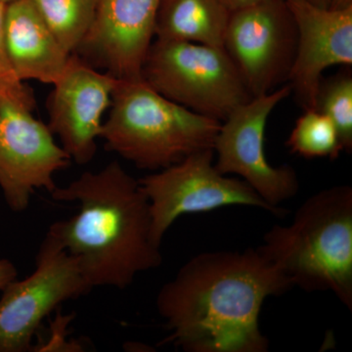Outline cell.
<instances>
[{
    "label": "cell",
    "instance_id": "obj_1",
    "mask_svg": "<svg viewBox=\"0 0 352 352\" xmlns=\"http://www.w3.org/2000/svg\"><path fill=\"white\" fill-rule=\"evenodd\" d=\"M293 284L258 249L208 252L183 264L157 293L168 335L162 344L185 352H267L259 328L266 298Z\"/></svg>",
    "mask_w": 352,
    "mask_h": 352
},
{
    "label": "cell",
    "instance_id": "obj_2",
    "mask_svg": "<svg viewBox=\"0 0 352 352\" xmlns=\"http://www.w3.org/2000/svg\"><path fill=\"white\" fill-rule=\"evenodd\" d=\"M50 195L78 203V214L51 224L47 233L76 258L90 289L129 288L139 274L163 264L147 196L119 162L83 173Z\"/></svg>",
    "mask_w": 352,
    "mask_h": 352
},
{
    "label": "cell",
    "instance_id": "obj_3",
    "mask_svg": "<svg viewBox=\"0 0 352 352\" xmlns=\"http://www.w3.org/2000/svg\"><path fill=\"white\" fill-rule=\"evenodd\" d=\"M258 251L294 287L332 292L351 311V186L336 185L309 197L291 224L265 233Z\"/></svg>",
    "mask_w": 352,
    "mask_h": 352
},
{
    "label": "cell",
    "instance_id": "obj_4",
    "mask_svg": "<svg viewBox=\"0 0 352 352\" xmlns=\"http://www.w3.org/2000/svg\"><path fill=\"white\" fill-rule=\"evenodd\" d=\"M100 138L140 170H161L214 149L221 122L170 100L142 78L119 80Z\"/></svg>",
    "mask_w": 352,
    "mask_h": 352
},
{
    "label": "cell",
    "instance_id": "obj_5",
    "mask_svg": "<svg viewBox=\"0 0 352 352\" xmlns=\"http://www.w3.org/2000/svg\"><path fill=\"white\" fill-rule=\"evenodd\" d=\"M141 78L160 94L222 122L252 95L222 47L154 39Z\"/></svg>",
    "mask_w": 352,
    "mask_h": 352
},
{
    "label": "cell",
    "instance_id": "obj_6",
    "mask_svg": "<svg viewBox=\"0 0 352 352\" xmlns=\"http://www.w3.org/2000/svg\"><path fill=\"white\" fill-rule=\"evenodd\" d=\"M138 180L149 201L152 240L159 247L182 215L228 206L259 208L279 219L288 214V210L268 205L244 180L219 173L214 149L194 153Z\"/></svg>",
    "mask_w": 352,
    "mask_h": 352
},
{
    "label": "cell",
    "instance_id": "obj_7",
    "mask_svg": "<svg viewBox=\"0 0 352 352\" xmlns=\"http://www.w3.org/2000/svg\"><path fill=\"white\" fill-rule=\"evenodd\" d=\"M0 298V352L32 351L43 321L62 303L88 295L91 289L76 258L46 233L30 276L16 278Z\"/></svg>",
    "mask_w": 352,
    "mask_h": 352
},
{
    "label": "cell",
    "instance_id": "obj_8",
    "mask_svg": "<svg viewBox=\"0 0 352 352\" xmlns=\"http://www.w3.org/2000/svg\"><path fill=\"white\" fill-rule=\"evenodd\" d=\"M291 94L287 83L270 94L252 97L222 120L214 144L217 170L240 176L277 210H285L281 204L298 194L300 182L293 166H274L268 162L264 138L271 113Z\"/></svg>",
    "mask_w": 352,
    "mask_h": 352
},
{
    "label": "cell",
    "instance_id": "obj_9",
    "mask_svg": "<svg viewBox=\"0 0 352 352\" xmlns=\"http://www.w3.org/2000/svg\"><path fill=\"white\" fill-rule=\"evenodd\" d=\"M298 47V30L284 0H265L231 13L223 50L252 97L288 82Z\"/></svg>",
    "mask_w": 352,
    "mask_h": 352
},
{
    "label": "cell",
    "instance_id": "obj_10",
    "mask_svg": "<svg viewBox=\"0 0 352 352\" xmlns=\"http://www.w3.org/2000/svg\"><path fill=\"white\" fill-rule=\"evenodd\" d=\"M71 162L32 110L12 101L0 103V189L11 210H27L38 190L51 193L57 187L55 173Z\"/></svg>",
    "mask_w": 352,
    "mask_h": 352
},
{
    "label": "cell",
    "instance_id": "obj_11",
    "mask_svg": "<svg viewBox=\"0 0 352 352\" xmlns=\"http://www.w3.org/2000/svg\"><path fill=\"white\" fill-rule=\"evenodd\" d=\"M118 82L119 78L72 54L61 78L53 85L46 104L47 126L76 164L90 163L96 155L103 116Z\"/></svg>",
    "mask_w": 352,
    "mask_h": 352
},
{
    "label": "cell",
    "instance_id": "obj_12",
    "mask_svg": "<svg viewBox=\"0 0 352 352\" xmlns=\"http://www.w3.org/2000/svg\"><path fill=\"white\" fill-rule=\"evenodd\" d=\"M162 1L99 0L94 23L74 54L119 80L142 78Z\"/></svg>",
    "mask_w": 352,
    "mask_h": 352
},
{
    "label": "cell",
    "instance_id": "obj_13",
    "mask_svg": "<svg viewBox=\"0 0 352 352\" xmlns=\"http://www.w3.org/2000/svg\"><path fill=\"white\" fill-rule=\"evenodd\" d=\"M298 30V47L288 83L298 105L316 109L322 74L352 65V7L324 8L309 0H287Z\"/></svg>",
    "mask_w": 352,
    "mask_h": 352
},
{
    "label": "cell",
    "instance_id": "obj_14",
    "mask_svg": "<svg viewBox=\"0 0 352 352\" xmlns=\"http://www.w3.org/2000/svg\"><path fill=\"white\" fill-rule=\"evenodd\" d=\"M3 41L11 66L23 82L54 85L72 55L62 47L31 0L6 4Z\"/></svg>",
    "mask_w": 352,
    "mask_h": 352
},
{
    "label": "cell",
    "instance_id": "obj_15",
    "mask_svg": "<svg viewBox=\"0 0 352 352\" xmlns=\"http://www.w3.org/2000/svg\"><path fill=\"white\" fill-rule=\"evenodd\" d=\"M231 11L221 0H163L155 39L189 41L223 48Z\"/></svg>",
    "mask_w": 352,
    "mask_h": 352
},
{
    "label": "cell",
    "instance_id": "obj_16",
    "mask_svg": "<svg viewBox=\"0 0 352 352\" xmlns=\"http://www.w3.org/2000/svg\"><path fill=\"white\" fill-rule=\"evenodd\" d=\"M62 47L74 54L94 23L99 0H31Z\"/></svg>",
    "mask_w": 352,
    "mask_h": 352
},
{
    "label": "cell",
    "instance_id": "obj_17",
    "mask_svg": "<svg viewBox=\"0 0 352 352\" xmlns=\"http://www.w3.org/2000/svg\"><path fill=\"white\" fill-rule=\"evenodd\" d=\"M293 154L305 157L336 160L344 152L339 133L332 120L320 111H303L286 141Z\"/></svg>",
    "mask_w": 352,
    "mask_h": 352
},
{
    "label": "cell",
    "instance_id": "obj_18",
    "mask_svg": "<svg viewBox=\"0 0 352 352\" xmlns=\"http://www.w3.org/2000/svg\"><path fill=\"white\" fill-rule=\"evenodd\" d=\"M316 110L332 120L344 152L352 151V75L344 72L322 78L316 98Z\"/></svg>",
    "mask_w": 352,
    "mask_h": 352
},
{
    "label": "cell",
    "instance_id": "obj_19",
    "mask_svg": "<svg viewBox=\"0 0 352 352\" xmlns=\"http://www.w3.org/2000/svg\"><path fill=\"white\" fill-rule=\"evenodd\" d=\"M6 4L0 2V103L12 101L34 111L36 98L31 89L21 82L11 66L4 46L3 16Z\"/></svg>",
    "mask_w": 352,
    "mask_h": 352
},
{
    "label": "cell",
    "instance_id": "obj_20",
    "mask_svg": "<svg viewBox=\"0 0 352 352\" xmlns=\"http://www.w3.org/2000/svg\"><path fill=\"white\" fill-rule=\"evenodd\" d=\"M18 277V270L12 261L0 258V291Z\"/></svg>",
    "mask_w": 352,
    "mask_h": 352
},
{
    "label": "cell",
    "instance_id": "obj_21",
    "mask_svg": "<svg viewBox=\"0 0 352 352\" xmlns=\"http://www.w3.org/2000/svg\"><path fill=\"white\" fill-rule=\"evenodd\" d=\"M221 1L232 13L241 10V9L247 8V7L256 6L265 0H221Z\"/></svg>",
    "mask_w": 352,
    "mask_h": 352
},
{
    "label": "cell",
    "instance_id": "obj_22",
    "mask_svg": "<svg viewBox=\"0 0 352 352\" xmlns=\"http://www.w3.org/2000/svg\"><path fill=\"white\" fill-rule=\"evenodd\" d=\"M349 7H352V0H329V8L342 10Z\"/></svg>",
    "mask_w": 352,
    "mask_h": 352
},
{
    "label": "cell",
    "instance_id": "obj_23",
    "mask_svg": "<svg viewBox=\"0 0 352 352\" xmlns=\"http://www.w3.org/2000/svg\"><path fill=\"white\" fill-rule=\"evenodd\" d=\"M309 1L319 7H324V8L329 7V0H309Z\"/></svg>",
    "mask_w": 352,
    "mask_h": 352
},
{
    "label": "cell",
    "instance_id": "obj_24",
    "mask_svg": "<svg viewBox=\"0 0 352 352\" xmlns=\"http://www.w3.org/2000/svg\"><path fill=\"white\" fill-rule=\"evenodd\" d=\"M10 1H12V0H0V2H3V3H8Z\"/></svg>",
    "mask_w": 352,
    "mask_h": 352
},
{
    "label": "cell",
    "instance_id": "obj_25",
    "mask_svg": "<svg viewBox=\"0 0 352 352\" xmlns=\"http://www.w3.org/2000/svg\"><path fill=\"white\" fill-rule=\"evenodd\" d=\"M284 1H287V0H284Z\"/></svg>",
    "mask_w": 352,
    "mask_h": 352
}]
</instances>
